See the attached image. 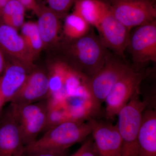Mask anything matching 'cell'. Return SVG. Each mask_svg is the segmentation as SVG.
Instances as JSON below:
<instances>
[{"label":"cell","mask_w":156,"mask_h":156,"mask_svg":"<svg viewBox=\"0 0 156 156\" xmlns=\"http://www.w3.org/2000/svg\"><path fill=\"white\" fill-rule=\"evenodd\" d=\"M69 40L65 48L68 59L63 60L72 67L89 78L103 66L109 52L92 29L80 38Z\"/></svg>","instance_id":"6da1fadb"},{"label":"cell","mask_w":156,"mask_h":156,"mask_svg":"<svg viewBox=\"0 0 156 156\" xmlns=\"http://www.w3.org/2000/svg\"><path fill=\"white\" fill-rule=\"evenodd\" d=\"M91 132V126L88 122L66 121L46 131L40 139L25 146L24 151L66 153L69 148L83 141Z\"/></svg>","instance_id":"7a4b0ae2"},{"label":"cell","mask_w":156,"mask_h":156,"mask_svg":"<svg viewBox=\"0 0 156 156\" xmlns=\"http://www.w3.org/2000/svg\"><path fill=\"white\" fill-rule=\"evenodd\" d=\"M135 92L118 114L117 125L122 139L121 156H140L138 133L147 101L140 100Z\"/></svg>","instance_id":"3957f363"},{"label":"cell","mask_w":156,"mask_h":156,"mask_svg":"<svg viewBox=\"0 0 156 156\" xmlns=\"http://www.w3.org/2000/svg\"><path fill=\"white\" fill-rule=\"evenodd\" d=\"M130 67L122 57L108 53L103 66L88 79L89 92L98 106L104 102L115 84Z\"/></svg>","instance_id":"277c9868"},{"label":"cell","mask_w":156,"mask_h":156,"mask_svg":"<svg viewBox=\"0 0 156 156\" xmlns=\"http://www.w3.org/2000/svg\"><path fill=\"white\" fill-rule=\"evenodd\" d=\"M115 17L129 29L156 20L155 0H110Z\"/></svg>","instance_id":"5b68a950"},{"label":"cell","mask_w":156,"mask_h":156,"mask_svg":"<svg viewBox=\"0 0 156 156\" xmlns=\"http://www.w3.org/2000/svg\"><path fill=\"white\" fill-rule=\"evenodd\" d=\"M25 146L37 140L44 131L48 110V99L22 105L11 104Z\"/></svg>","instance_id":"8992f818"},{"label":"cell","mask_w":156,"mask_h":156,"mask_svg":"<svg viewBox=\"0 0 156 156\" xmlns=\"http://www.w3.org/2000/svg\"><path fill=\"white\" fill-rule=\"evenodd\" d=\"M148 73L137 72L130 67L120 78L105 100L108 119L118 115L134 93L139 91L140 86Z\"/></svg>","instance_id":"52a82bcc"},{"label":"cell","mask_w":156,"mask_h":156,"mask_svg":"<svg viewBox=\"0 0 156 156\" xmlns=\"http://www.w3.org/2000/svg\"><path fill=\"white\" fill-rule=\"evenodd\" d=\"M136 64L156 62V20L134 27L126 50Z\"/></svg>","instance_id":"ba28073f"},{"label":"cell","mask_w":156,"mask_h":156,"mask_svg":"<svg viewBox=\"0 0 156 156\" xmlns=\"http://www.w3.org/2000/svg\"><path fill=\"white\" fill-rule=\"evenodd\" d=\"M96 28L99 32V38L104 46L125 59V52L128 46L131 30L115 17L110 11L108 5Z\"/></svg>","instance_id":"9c48e42d"},{"label":"cell","mask_w":156,"mask_h":156,"mask_svg":"<svg viewBox=\"0 0 156 156\" xmlns=\"http://www.w3.org/2000/svg\"><path fill=\"white\" fill-rule=\"evenodd\" d=\"M93 143L98 156H121L122 139L117 125L91 118Z\"/></svg>","instance_id":"30bf717a"},{"label":"cell","mask_w":156,"mask_h":156,"mask_svg":"<svg viewBox=\"0 0 156 156\" xmlns=\"http://www.w3.org/2000/svg\"><path fill=\"white\" fill-rule=\"evenodd\" d=\"M24 148L14 109L10 104L0 117V156H21Z\"/></svg>","instance_id":"8fae6325"},{"label":"cell","mask_w":156,"mask_h":156,"mask_svg":"<svg viewBox=\"0 0 156 156\" xmlns=\"http://www.w3.org/2000/svg\"><path fill=\"white\" fill-rule=\"evenodd\" d=\"M49 80L48 74L41 70H32L23 86L10 103L15 105L38 102L48 99Z\"/></svg>","instance_id":"7c38bea8"},{"label":"cell","mask_w":156,"mask_h":156,"mask_svg":"<svg viewBox=\"0 0 156 156\" xmlns=\"http://www.w3.org/2000/svg\"><path fill=\"white\" fill-rule=\"evenodd\" d=\"M0 48L5 53L12 56L26 66L32 69L35 57L16 29L0 23Z\"/></svg>","instance_id":"4fadbf2b"},{"label":"cell","mask_w":156,"mask_h":156,"mask_svg":"<svg viewBox=\"0 0 156 156\" xmlns=\"http://www.w3.org/2000/svg\"><path fill=\"white\" fill-rule=\"evenodd\" d=\"M31 69L18 61L6 65L0 76V92L5 104L11 102L17 95Z\"/></svg>","instance_id":"5bb4252c"},{"label":"cell","mask_w":156,"mask_h":156,"mask_svg":"<svg viewBox=\"0 0 156 156\" xmlns=\"http://www.w3.org/2000/svg\"><path fill=\"white\" fill-rule=\"evenodd\" d=\"M73 67L63 60L50 65L48 72L49 95L48 100L64 104L67 97L69 77Z\"/></svg>","instance_id":"9a60e30c"},{"label":"cell","mask_w":156,"mask_h":156,"mask_svg":"<svg viewBox=\"0 0 156 156\" xmlns=\"http://www.w3.org/2000/svg\"><path fill=\"white\" fill-rule=\"evenodd\" d=\"M140 156H156V112L148 109L143 112L138 133Z\"/></svg>","instance_id":"2e32d148"},{"label":"cell","mask_w":156,"mask_h":156,"mask_svg":"<svg viewBox=\"0 0 156 156\" xmlns=\"http://www.w3.org/2000/svg\"><path fill=\"white\" fill-rule=\"evenodd\" d=\"M64 106L70 120L80 122L91 119L93 113L99 108L89 92L67 98Z\"/></svg>","instance_id":"e0dca14e"},{"label":"cell","mask_w":156,"mask_h":156,"mask_svg":"<svg viewBox=\"0 0 156 156\" xmlns=\"http://www.w3.org/2000/svg\"><path fill=\"white\" fill-rule=\"evenodd\" d=\"M35 14L40 35L44 46L57 41L60 28V17L48 7L39 5Z\"/></svg>","instance_id":"ac0fdd59"},{"label":"cell","mask_w":156,"mask_h":156,"mask_svg":"<svg viewBox=\"0 0 156 156\" xmlns=\"http://www.w3.org/2000/svg\"><path fill=\"white\" fill-rule=\"evenodd\" d=\"M73 5V12L95 28L107 8L106 3L100 0H76Z\"/></svg>","instance_id":"d6986e66"},{"label":"cell","mask_w":156,"mask_h":156,"mask_svg":"<svg viewBox=\"0 0 156 156\" xmlns=\"http://www.w3.org/2000/svg\"><path fill=\"white\" fill-rule=\"evenodd\" d=\"M25 10L18 0H10L0 14L4 23L18 30L25 22Z\"/></svg>","instance_id":"ffe728a7"},{"label":"cell","mask_w":156,"mask_h":156,"mask_svg":"<svg viewBox=\"0 0 156 156\" xmlns=\"http://www.w3.org/2000/svg\"><path fill=\"white\" fill-rule=\"evenodd\" d=\"M91 26L78 14L73 12L66 16L63 33L68 40H75L87 34Z\"/></svg>","instance_id":"44dd1931"},{"label":"cell","mask_w":156,"mask_h":156,"mask_svg":"<svg viewBox=\"0 0 156 156\" xmlns=\"http://www.w3.org/2000/svg\"><path fill=\"white\" fill-rule=\"evenodd\" d=\"M21 35L27 47L36 57L44 47L37 22H24L21 27Z\"/></svg>","instance_id":"7402d4cb"},{"label":"cell","mask_w":156,"mask_h":156,"mask_svg":"<svg viewBox=\"0 0 156 156\" xmlns=\"http://www.w3.org/2000/svg\"><path fill=\"white\" fill-rule=\"evenodd\" d=\"M48 101L47 119L43 131L44 132L58 124L70 120L64 105Z\"/></svg>","instance_id":"603a6c76"},{"label":"cell","mask_w":156,"mask_h":156,"mask_svg":"<svg viewBox=\"0 0 156 156\" xmlns=\"http://www.w3.org/2000/svg\"><path fill=\"white\" fill-rule=\"evenodd\" d=\"M50 10L58 14L60 17L66 16V14L74 5L76 0H43Z\"/></svg>","instance_id":"cb8c5ba5"},{"label":"cell","mask_w":156,"mask_h":156,"mask_svg":"<svg viewBox=\"0 0 156 156\" xmlns=\"http://www.w3.org/2000/svg\"><path fill=\"white\" fill-rule=\"evenodd\" d=\"M82 151L80 156H98L92 139H88L82 145Z\"/></svg>","instance_id":"d4e9b609"},{"label":"cell","mask_w":156,"mask_h":156,"mask_svg":"<svg viewBox=\"0 0 156 156\" xmlns=\"http://www.w3.org/2000/svg\"><path fill=\"white\" fill-rule=\"evenodd\" d=\"M66 153H57L48 151H24L21 156H66Z\"/></svg>","instance_id":"484cf974"},{"label":"cell","mask_w":156,"mask_h":156,"mask_svg":"<svg viewBox=\"0 0 156 156\" xmlns=\"http://www.w3.org/2000/svg\"><path fill=\"white\" fill-rule=\"evenodd\" d=\"M24 6L26 9L33 11L35 13L38 8L39 5L37 0H18Z\"/></svg>","instance_id":"4316f807"},{"label":"cell","mask_w":156,"mask_h":156,"mask_svg":"<svg viewBox=\"0 0 156 156\" xmlns=\"http://www.w3.org/2000/svg\"><path fill=\"white\" fill-rule=\"evenodd\" d=\"M4 55L5 54L3 53L2 50L0 48V76L2 74L7 65Z\"/></svg>","instance_id":"83f0119b"},{"label":"cell","mask_w":156,"mask_h":156,"mask_svg":"<svg viewBox=\"0 0 156 156\" xmlns=\"http://www.w3.org/2000/svg\"><path fill=\"white\" fill-rule=\"evenodd\" d=\"M5 104V101L3 99L2 96L0 92V117L1 116V114H2V110L3 106Z\"/></svg>","instance_id":"f1b7e54d"},{"label":"cell","mask_w":156,"mask_h":156,"mask_svg":"<svg viewBox=\"0 0 156 156\" xmlns=\"http://www.w3.org/2000/svg\"><path fill=\"white\" fill-rule=\"evenodd\" d=\"M10 0H0V12Z\"/></svg>","instance_id":"f546056e"},{"label":"cell","mask_w":156,"mask_h":156,"mask_svg":"<svg viewBox=\"0 0 156 156\" xmlns=\"http://www.w3.org/2000/svg\"><path fill=\"white\" fill-rule=\"evenodd\" d=\"M82 148H83V147H82V145L81 146V147L76 152H75L71 156H80V154L81 151H82Z\"/></svg>","instance_id":"4dcf8cb0"}]
</instances>
